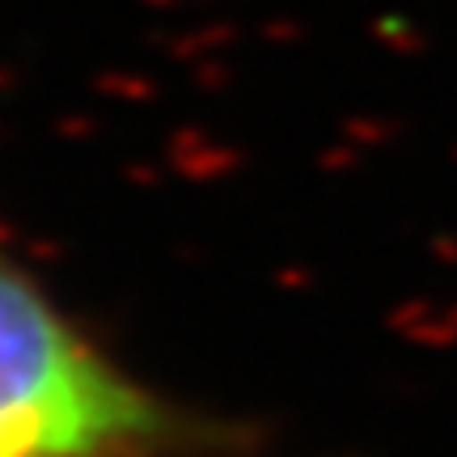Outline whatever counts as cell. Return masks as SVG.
<instances>
[{
  "label": "cell",
  "instance_id": "cell-1",
  "mask_svg": "<svg viewBox=\"0 0 457 457\" xmlns=\"http://www.w3.org/2000/svg\"><path fill=\"white\" fill-rule=\"evenodd\" d=\"M191 432L0 259V457H153Z\"/></svg>",
  "mask_w": 457,
  "mask_h": 457
}]
</instances>
